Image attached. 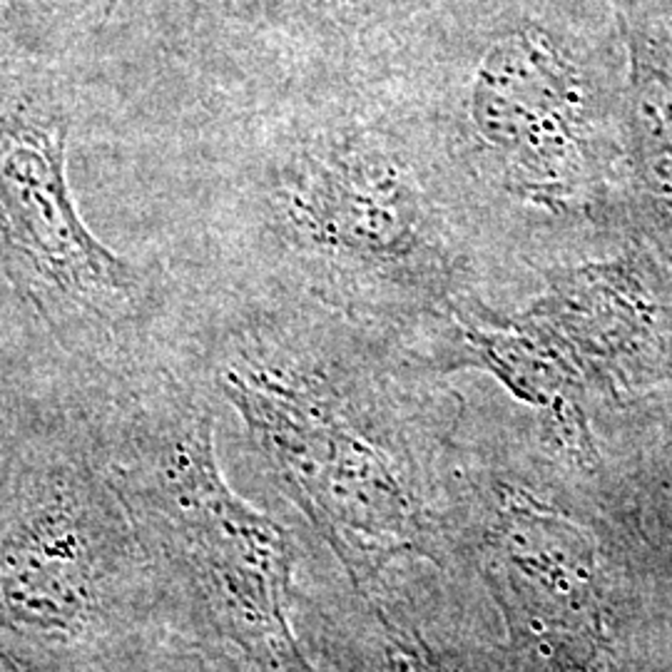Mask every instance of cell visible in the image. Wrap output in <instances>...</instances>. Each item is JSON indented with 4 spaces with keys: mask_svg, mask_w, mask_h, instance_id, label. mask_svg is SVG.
<instances>
[{
    "mask_svg": "<svg viewBox=\"0 0 672 672\" xmlns=\"http://www.w3.org/2000/svg\"><path fill=\"white\" fill-rule=\"evenodd\" d=\"M214 110L219 289L314 304L413 344L466 309L531 294L394 72L331 70Z\"/></svg>",
    "mask_w": 672,
    "mask_h": 672,
    "instance_id": "obj_1",
    "label": "cell"
},
{
    "mask_svg": "<svg viewBox=\"0 0 672 672\" xmlns=\"http://www.w3.org/2000/svg\"><path fill=\"white\" fill-rule=\"evenodd\" d=\"M428 120L498 257L536 284L603 252L620 197V107L603 55L540 18L456 58L386 67Z\"/></svg>",
    "mask_w": 672,
    "mask_h": 672,
    "instance_id": "obj_2",
    "label": "cell"
},
{
    "mask_svg": "<svg viewBox=\"0 0 672 672\" xmlns=\"http://www.w3.org/2000/svg\"><path fill=\"white\" fill-rule=\"evenodd\" d=\"M67 132L53 92L0 85V271L53 326L110 329L144 314V281L82 222Z\"/></svg>",
    "mask_w": 672,
    "mask_h": 672,
    "instance_id": "obj_3",
    "label": "cell"
}]
</instances>
